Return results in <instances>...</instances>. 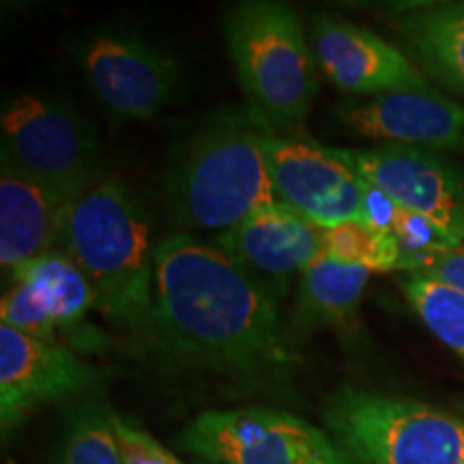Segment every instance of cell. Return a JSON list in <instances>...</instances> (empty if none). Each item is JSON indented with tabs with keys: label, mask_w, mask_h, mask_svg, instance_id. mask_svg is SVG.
I'll return each mask as SVG.
<instances>
[{
	"label": "cell",
	"mask_w": 464,
	"mask_h": 464,
	"mask_svg": "<svg viewBox=\"0 0 464 464\" xmlns=\"http://www.w3.org/2000/svg\"><path fill=\"white\" fill-rule=\"evenodd\" d=\"M155 351L218 374L258 376L293 363L280 295L213 243L177 232L155 246Z\"/></svg>",
	"instance_id": "obj_1"
},
{
	"label": "cell",
	"mask_w": 464,
	"mask_h": 464,
	"mask_svg": "<svg viewBox=\"0 0 464 464\" xmlns=\"http://www.w3.org/2000/svg\"><path fill=\"white\" fill-rule=\"evenodd\" d=\"M58 249L86 276L102 316L155 351L150 226L119 179H103L69 207Z\"/></svg>",
	"instance_id": "obj_2"
},
{
	"label": "cell",
	"mask_w": 464,
	"mask_h": 464,
	"mask_svg": "<svg viewBox=\"0 0 464 464\" xmlns=\"http://www.w3.org/2000/svg\"><path fill=\"white\" fill-rule=\"evenodd\" d=\"M265 131L249 110L219 114L200 127L166 174V202L174 222L219 235L277 205L263 149Z\"/></svg>",
	"instance_id": "obj_3"
},
{
	"label": "cell",
	"mask_w": 464,
	"mask_h": 464,
	"mask_svg": "<svg viewBox=\"0 0 464 464\" xmlns=\"http://www.w3.org/2000/svg\"><path fill=\"white\" fill-rule=\"evenodd\" d=\"M224 31L254 119L271 133L297 130L318 92V63L295 9L249 0L226 15Z\"/></svg>",
	"instance_id": "obj_4"
},
{
	"label": "cell",
	"mask_w": 464,
	"mask_h": 464,
	"mask_svg": "<svg viewBox=\"0 0 464 464\" xmlns=\"http://www.w3.org/2000/svg\"><path fill=\"white\" fill-rule=\"evenodd\" d=\"M323 420L363 464H464V421L417 400L342 387Z\"/></svg>",
	"instance_id": "obj_5"
},
{
	"label": "cell",
	"mask_w": 464,
	"mask_h": 464,
	"mask_svg": "<svg viewBox=\"0 0 464 464\" xmlns=\"http://www.w3.org/2000/svg\"><path fill=\"white\" fill-rule=\"evenodd\" d=\"M3 164L45 185L67 202L102 183V144L82 114L54 97L20 92L0 114Z\"/></svg>",
	"instance_id": "obj_6"
},
{
	"label": "cell",
	"mask_w": 464,
	"mask_h": 464,
	"mask_svg": "<svg viewBox=\"0 0 464 464\" xmlns=\"http://www.w3.org/2000/svg\"><path fill=\"white\" fill-rule=\"evenodd\" d=\"M179 443L213 464H363L327 430L260 406L205 411L185 428Z\"/></svg>",
	"instance_id": "obj_7"
},
{
	"label": "cell",
	"mask_w": 464,
	"mask_h": 464,
	"mask_svg": "<svg viewBox=\"0 0 464 464\" xmlns=\"http://www.w3.org/2000/svg\"><path fill=\"white\" fill-rule=\"evenodd\" d=\"M263 149L282 205L321 228L363 222L365 181L342 149L271 131L263 133Z\"/></svg>",
	"instance_id": "obj_8"
},
{
	"label": "cell",
	"mask_w": 464,
	"mask_h": 464,
	"mask_svg": "<svg viewBox=\"0 0 464 464\" xmlns=\"http://www.w3.org/2000/svg\"><path fill=\"white\" fill-rule=\"evenodd\" d=\"M102 385V372L63 342L0 324V426L7 439L45 404H73Z\"/></svg>",
	"instance_id": "obj_9"
},
{
	"label": "cell",
	"mask_w": 464,
	"mask_h": 464,
	"mask_svg": "<svg viewBox=\"0 0 464 464\" xmlns=\"http://www.w3.org/2000/svg\"><path fill=\"white\" fill-rule=\"evenodd\" d=\"M342 155L396 205L426 218L451 243L464 239V172L443 155L402 144L342 149Z\"/></svg>",
	"instance_id": "obj_10"
},
{
	"label": "cell",
	"mask_w": 464,
	"mask_h": 464,
	"mask_svg": "<svg viewBox=\"0 0 464 464\" xmlns=\"http://www.w3.org/2000/svg\"><path fill=\"white\" fill-rule=\"evenodd\" d=\"M80 65L108 112L144 121L174 100L181 80L179 63L133 34L97 33L78 45Z\"/></svg>",
	"instance_id": "obj_11"
},
{
	"label": "cell",
	"mask_w": 464,
	"mask_h": 464,
	"mask_svg": "<svg viewBox=\"0 0 464 464\" xmlns=\"http://www.w3.org/2000/svg\"><path fill=\"white\" fill-rule=\"evenodd\" d=\"M310 44L318 67L340 91L370 97L432 91L426 73L379 34L334 15L312 20Z\"/></svg>",
	"instance_id": "obj_12"
},
{
	"label": "cell",
	"mask_w": 464,
	"mask_h": 464,
	"mask_svg": "<svg viewBox=\"0 0 464 464\" xmlns=\"http://www.w3.org/2000/svg\"><path fill=\"white\" fill-rule=\"evenodd\" d=\"M348 131L379 144L464 153V106L434 91H406L348 102L338 110Z\"/></svg>",
	"instance_id": "obj_13"
},
{
	"label": "cell",
	"mask_w": 464,
	"mask_h": 464,
	"mask_svg": "<svg viewBox=\"0 0 464 464\" xmlns=\"http://www.w3.org/2000/svg\"><path fill=\"white\" fill-rule=\"evenodd\" d=\"M323 241L324 228L277 202L235 228L219 232L213 246L254 276L269 277L282 295L295 276L299 277L323 256Z\"/></svg>",
	"instance_id": "obj_14"
},
{
	"label": "cell",
	"mask_w": 464,
	"mask_h": 464,
	"mask_svg": "<svg viewBox=\"0 0 464 464\" xmlns=\"http://www.w3.org/2000/svg\"><path fill=\"white\" fill-rule=\"evenodd\" d=\"M73 202L7 164L0 166V265L5 271L61 247L63 226Z\"/></svg>",
	"instance_id": "obj_15"
},
{
	"label": "cell",
	"mask_w": 464,
	"mask_h": 464,
	"mask_svg": "<svg viewBox=\"0 0 464 464\" xmlns=\"http://www.w3.org/2000/svg\"><path fill=\"white\" fill-rule=\"evenodd\" d=\"M370 271L318 256L299 276L293 310L295 334L316 327H353L370 282Z\"/></svg>",
	"instance_id": "obj_16"
},
{
	"label": "cell",
	"mask_w": 464,
	"mask_h": 464,
	"mask_svg": "<svg viewBox=\"0 0 464 464\" xmlns=\"http://www.w3.org/2000/svg\"><path fill=\"white\" fill-rule=\"evenodd\" d=\"M400 33L428 75L464 95V3L406 11Z\"/></svg>",
	"instance_id": "obj_17"
},
{
	"label": "cell",
	"mask_w": 464,
	"mask_h": 464,
	"mask_svg": "<svg viewBox=\"0 0 464 464\" xmlns=\"http://www.w3.org/2000/svg\"><path fill=\"white\" fill-rule=\"evenodd\" d=\"M9 277L11 280L31 282L44 290L52 310H54L61 334L82 327L89 312L97 307L95 293H92L89 280L63 249H54V252H48L31 260V263L17 266L15 271H11Z\"/></svg>",
	"instance_id": "obj_18"
},
{
	"label": "cell",
	"mask_w": 464,
	"mask_h": 464,
	"mask_svg": "<svg viewBox=\"0 0 464 464\" xmlns=\"http://www.w3.org/2000/svg\"><path fill=\"white\" fill-rule=\"evenodd\" d=\"M112 413L100 400L73 402L58 440L54 464H125Z\"/></svg>",
	"instance_id": "obj_19"
},
{
	"label": "cell",
	"mask_w": 464,
	"mask_h": 464,
	"mask_svg": "<svg viewBox=\"0 0 464 464\" xmlns=\"http://www.w3.org/2000/svg\"><path fill=\"white\" fill-rule=\"evenodd\" d=\"M323 254L370 274L402 271L404 252L396 237L363 222H344L324 228Z\"/></svg>",
	"instance_id": "obj_20"
},
{
	"label": "cell",
	"mask_w": 464,
	"mask_h": 464,
	"mask_svg": "<svg viewBox=\"0 0 464 464\" xmlns=\"http://www.w3.org/2000/svg\"><path fill=\"white\" fill-rule=\"evenodd\" d=\"M404 293L415 314L464 362V293L426 276H409Z\"/></svg>",
	"instance_id": "obj_21"
},
{
	"label": "cell",
	"mask_w": 464,
	"mask_h": 464,
	"mask_svg": "<svg viewBox=\"0 0 464 464\" xmlns=\"http://www.w3.org/2000/svg\"><path fill=\"white\" fill-rule=\"evenodd\" d=\"M0 318L15 332L33 335V338L58 342V324L48 297L42 288L31 282L11 280V288L3 295Z\"/></svg>",
	"instance_id": "obj_22"
},
{
	"label": "cell",
	"mask_w": 464,
	"mask_h": 464,
	"mask_svg": "<svg viewBox=\"0 0 464 464\" xmlns=\"http://www.w3.org/2000/svg\"><path fill=\"white\" fill-rule=\"evenodd\" d=\"M112 421L125 464H183L172 451H168L164 445H160L147 430H142L127 417L112 413Z\"/></svg>",
	"instance_id": "obj_23"
},
{
	"label": "cell",
	"mask_w": 464,
	"mask_h": 464,
	"mask_svg": "<svg viewBox=\"0 0 464 464\" xmlns=\"http://www.w3.org/2000/svg\"><path fill=\"white\" fill-rule=\"evenodd\" d=\"M409 274L432 277L464 293V239L413 260Z\"/></svg>",
	"instance_id": "obj_24"
},
{
	"label": "cell",
	"mask_w": 464,
	"mask_h": 464,
	"mask_svg": "<svg viewBox=\"0 0 464 464\" xmlns=\"http://www.w3.org/2000/svg\"><path fill=\"white\" fill-rule=\"evenodd\" d=\"M200 464H213V462H205V460H200Z\"/></svg>",
	"instance_id": "obj_25"
}]
</instances>
